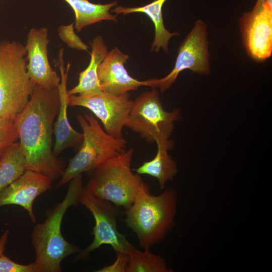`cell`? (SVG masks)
<instances>
[{
  "mask_svg": "<svg viewBox=\"0 0 272 272\" xmlns=\"http://www.w3.org/2000/svg\"><path fill=\"white\" fill-rule=\"evenodd\" d=\"M60 104L58 87L47 89L35 85L29 100L15 118L26 170L60 178L63 169L52 149L54 119Z\"/></svg>",
  "mask_w": 272,
  "mask_h": 272,
  "instance_id": "cell-1",
  "label": "cell"
},
{
  "mask_svg": "<svg viewBox=\"0 0 272 272\" xmlns=\"http://www.w3.org/2000/svg\"><path fill=\"white\" fill-rule=\"evenodd\" d=\"M83 187L81 174L72 179L63 199L47 210L44 221L34 227L31 241L36 254L37 272L61 271L62 260L81 250L65 240L61 232V224L68 208L79 202Z\"/></svg>",
  "mask_w": 272,
  "mask_h": 272,
  "instance_id": "cell-2",
  "label": "cell"
},
{
  "mask_svg": "<svg viewBox=\"0 0 272 272\" xmlns=\"http://www.w3.org/2000/svg\"><path fill=\"white\" fill-rule=\"evenodd\" d=\"M178 193L173 188L152 195L148 185L125 209V224L136 234L140 246L149 249L162 241L175 225Z\"/></svg>",
  "mask_w": 272,
  "mask_h": 272,
  "instance_id": "cell-3",
  "label": "cell"
},
{
  "mask_svg": "<svg viewBox=\"0 0 272 272\" xmlns=\"http://www.w3.org/2000/svg\"><path fill=\"white\" fill-rule=\"evenodd\" d=\"M133 149L111 158L94 169L84 189L99 199L126 209L147 184L131 169Z\"/></svg>",
  "mask_w": 272,
  "mask_h": 272,
  "instance_id": "cell-4",
  "label": "cell"
},
{
  "mask_svg": "<svg viewBox=\"0 0 272 272\" xmlns=\"http://www.w3.org/2000/svg\"><path fill=\"white\" fill-rule=\"evenodd\" d=\"M25 46L0 41V117L15 118L24 108L35 84L26 68Z\"/></svg>",
  "mask_w": 272,
  "mask_h": 272,
  "instance_id": "cell-5",
  "label": "cell"
},
{
  "mask_svg": "<svg viewBox=\"0 0 272 272\" xmlns=\"http://www.w3.org/2000/svg\"><path fill=\"white\" fill-rule=\"evenodd\" d=\"M77 120L83 130V141L79 151L63 170L57 187L125 151V139L110 136L92 114H79Z\"/></svg>",
  "mask_w": 272,
  "mask_h": 272,
  "instance_id": "cell-6",
  "label": "cell"
},
{
  "mask_svg": "<svg viewBox=\"0 0 272 272\" xmlns=\"http://www.w3.org/2000/svg\"><path fill=\"white\" fill-rule=\"evenodd\" d=\"M181 117L180 109L165 110L158 91L153 90L139 95L133 104L125 126L140 134L148 142L174 144L169 140L174 122Z\"/></svg>",
  "mask_w": 272,
  "mask_h": 272,
  "instance_id": "cell-7",
  "label": "cell"
},
{
  "mask_svg": "<svg viewBox=\"0 0 272 272\" xmlns=\"http://www.w3.org/2000/svg\"><path fill=\"white\" fill-rule=\"evenodd\" d=\"M79 201L91 213L95 220L94 240L78 253L74 261L86 258L92 251L104 244L110 245L116 252L129 254L136 248L121 234L117 228V210L110 202L93 196L83 188Z\"/></svg>",
  "mask_w": 272,
  "mask_h": 272,
  "instance_id": "cell-8",
  "label": "cell"
},
{
  "mask_svg": "<svg viewBox=\"0 0 272 272\" xmlns=\"http://www.w3.org/2000/svg\"><path fill=\"white\" fill-rule=\"evenodd\" d=\"M208 44L206 25L202 20H198L179 46L171 72L163 78L147 80V86L158 88L161 92H164L174 83L179 74L185 70L200 75H209L210 55Z\"/></svg>",
  "mask_w": 272,
  "mask_h": 272,
  "instance_id": "cell-9",
  "label": "cell"
},
{
  "mask_svg": "<svg viewBox=\"0 0 272 272\" xmlns=\"http://www.w3.org/2000/svg\"><path fill=\"white\" fill-rule=\"evenodd\" d=\"M133 101L128 93L112 95L102 92L68 96V105L89 109L102 123L105 131L115 139L123 138L125 126L132 108Z\"/></svg>",
  "mask_w": 272,
  "mask_h": 272,
  "instance_id": "cell-10",
  "label": "cell"
},
{
  "mask_svg": "<svg viewBox=\"0 0 272 272\" xmlns=\"http://www.w3.org/2000/svg\"><path fill=\"white\" fill-rule=\"evenodd\" d=\"M242 40L249 56L261 62L272 52V4L257 0L253 10L240 21Z\"/></svg>",
  "mask_w": 272,
  "mask_h": 272,
  "instance_id": "cell-11",
  "label": "cell"
},
{
  "mask_svg": "<svg viewBox=\"0 0 272 272\" xmlns=\"http://www.w3.org/2000/svg\"><path fill=\"white\" fill-rule=\"evenodd\" d=\"M48 29L32 28L27 34L25 49L28 75L35 84L47 89L58 87L59 77L51 67L48 58Z\"/></svg>",
  "mask_w": 272,
  "mask_h": 272,
  "instance_id": "cell-12",
  "label": "cell"
},
{
  "mask_svg": "<svg viewBox=\"0 0 272 272\" xmlns=\"http://www.w3.org/2000/svg\"><path fill=\"white\" fill-rule=\"evenodd\" d=\"M52 182L44 174L26 170L0 192V207L11 205L21 206L27 211L31 222L35 223L34 201L38 195L51 189Z\"/></svg>",
  "mask_w": 272,
  "mask_h": 272,
  "instance_id": "cell-13",
  "label": "cell"
},
{
  "mask_svg": "<svg viewBox=\"0 0 272 272\" xmlns=\"http://www.w3.org/2000/svg\"><path fill=\"white\" fill-rule=\"evenodd\" d=\"M128 57L117 47L107 52L97 71L99 83L104 92L120 95L135 90L140 86H147V80L139 81L127 73L124 64Z\"/></svg>",
  "mask_w": 272,
  "mask_h": 272,
  "instance_id": "cell-14",
  "label": "cell"
},
{
  "mask_svg": "<svg viewBox=\"0 0 272 272\" xmlns=\"http://www.w3.org/2000/svg\"><path fill=\"white\" fill-rule=\"evenodd\" d=\"M59 57L61 61V63L59 65L61 77L58 89L59 93L60 104L56 116L57 118L53 124L55 142L53 153L56 157L67 148L80 146L83 138V133L74 129L69 121L67 115L69 95L66 85L70 64H68L66 71H65L62 59L63 49L60 50Z\"/></svg>",
  "mask_w": 272,
  "mask_h": 272,
  "instance_id": "cell-15",
  "label": "cell"
},
{
  "mask_svg": "<svg viewBox=\"0 0 272 272\" xmlns=\"http://www.w3.org/2000/svg\"><path fill=\"white\" fill-rule=\"evenodd\" d=\"M91 59L87 67L79 74V83L67 91L68 95L100 94L102 90L98 81L97 71L108 52L101 36L95 37L90 43Z\"/></svg>",
  "mask_w": 272,
  "mask_h": 272,
  "instance_id": "cell-16",
  "label": "cell"
},
{
  "mask_svg": "<svg viewBox=\"0 0 272 272\" xmlns=\"http://www.w3.org/2000/svg\"><path fill=\"white\" fill-rule=\"evenodd\" d=\"M167 0H155L152 2L138 7H123L118 6L110 11L116 15H127L133 13H143L152 21L155 26V38L151 50L158 51L160 48L168 51V44L170 38L178 34L171 33L165 28L162 16V7Z\"/></svg>",
  "mask_w": 272,
  "mask_h": 272,
  "instance_id": "cell-17",
  "label": "cell"
},
{
  "mask_svg": "<svg viewBox=\"0 0 272 272\" xmlns=\"http://www.w3.org/2000/svg\"><path fill=\"white\" fill-rule=\"evenodd\" d=\"M155 157L151 160L144 162L135 171L138 174H147L156 178L160 189H163L166 184L173 179L178 173L177 165L168 154L174 144H158Z\"/></svg>",
  "mask_w": 272,
  "mask_h": 272,
  "instance_id": "cell-18",
  "label": "cell"
},
{
  "mask_svg": "<svg viewBox=\"0 0 272 272\" xmlns=\"http://www.w3.org/2000/svg\"><path fill=\"white\" fill-rule=\"evenodd\" d=\"M73 9L75 15V28L80 32L88 25L103 20L116 21L117 15L111 14L110 9L117 2L97 4L89 0H64Z\"/></svg>",
  "mask_w": 272,
  "mask_h": 272,
  "instance_id": "cell-19",
  "label": "cell"
},
{
  "mask_svg": "<svg viewBox=\"0 0 272 272\" xmlns=\"http://www.w3.org/2000/svg\"><path fill=\"white\" fill-rule=\"evenodd\" d=\"M20 143L12 144L0 158V192L26 170Z\"/></svg>",
  "mask_w": 272,
  "mask_h": 272,
  "instance_id": "cell-20",
  "label": "cell"
},
{
  "mask_svg": "<svg viewBox=\"0 0 272 272\" xmlns=\"http://www.w3.org/2000/svg\"><path fill=\"white\" fill-rule=\"evenodd\" d=\"M129 260L126 272H171L165 259L161 255L151 252L149 249L144 251L137 248L128 255Z\"/></svg>",
  "mask_w": 272,
  "mask_h": 272,
  "instance_id": "cell-21",
  "label": "cell"
},
{
  "mask_svg": "<svg viewBox=\"0 0 272 272\" xmlns=\"http://www.w3.org/2000/svg\"><path fill=\"white\" fill-rule=\"evenodd\" d=\"M18 139L19 134L15 118L0 117V158Z\"/></svg>",
  "mask_w": 272,
  "mask_h": 272,
  "instance_id": "cell-22",
  "label": "cell"
},
{
  "mask_svg": "<svg viewBox=\"0 0 272 272\" xmlns=\"http://www.w3.org/2000/svg\"><path fill=\"white\" fill-rule=\"evenodd\" d=\"M57 31L59 38L68 47L79 50L88 51L89 47L75 33L74 23L67 25H60L58 27Z\"/></svg>",
  "mask_w": 272,
  "mask_h": 272,
  "instance_id": "cell-23",
  "label": "cell"
},
{
  "mask_svg": "<svg viewBox=\"0 0 272 272\" xmlns=\"http://www.w3.org/2000/svg\"><path fill=\"white\" fill-rule=\"evenodd\" d=\"M0 272H37L34 262L29 264L18 263L3 253L0 256Z\"/></svg>",
  "mask_w": 272,
  "mask_h": 272,
  "instance_id": "cell-24",
  "label": "cell"
},
{
  "mask_svg": "<svg viewBox=\"0 0 272 272\" xmlns=\"http://www.w3.org/2000/svg\"><path fill=\"white\" fill-rule=\"evenodd\" d=\"M129 257L128 254L118 252L116 253V259L115 262L109 265L95 270L96 272H126Z\"/></svg>",
  "mask_w": 272,
  "mask_h": 272,
  "instance_id": "cell-25",
  "label": "cell"
},
{
  "mask_svg": "<svg viewBox=\"0 0 272 272\" xmlns=\"http://www.w3.org/2000/svg\"><path fill=\"white\" fill-rule=\"evenodd\" d=\"M10 231L6 230L0 237V256L4 253V251L7 244Z\"/></svg>",
  "mask_w": 272,
  "mask_h": 272,
  "instance_id": "cell-26",
  "label": "cell"
},
{
  "mask_svg": "<svg viewBox=\"0 0 272 272\" xmlns=\"http://www.w3.org/2000/svg\"><path fill=\"white\" fill-rule=\"evenodd\" d=\"M267 2H268V3H270V4H272V0H266Z\"/></svg>",
  "mask_w": 272,
  "mask_h": 272,
  "instance_id": "cell-27",
  "label": "cell"
}]
</instances>
